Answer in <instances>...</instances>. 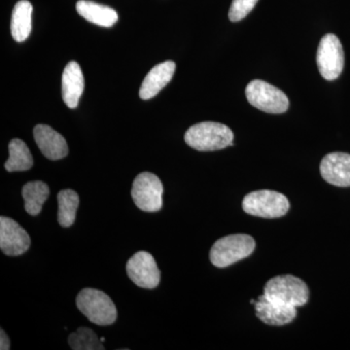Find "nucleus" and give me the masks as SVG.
Wrapping results in <instances>:
<instances>
[{
  "label": "nucleus",
  "instance_id": "2eb2a0df",
  "mask_svg": "<svg viewBox=\"0 0 350 350\" xmlns=\"http://www.w3.org/2000/svg\"><path fill=\"white\" fill-rule=\"evenodd\" d=\"M84 86V75L79 64L76 62H69L62 77V96L66 107L71 109L78 107Z\"/></svg>",
  "mask_w": 350,
  "mask_h": 350
},
{
  "label": "nucleus",
  "instance_id": "aec40b11",
  "mask_svg": "<svg viewBox=\"0 0 350 350\" xmlns=\"http://www.w3.org/2000/svg\"><path fill=\"white\" fill-rule=\"evenodd\" d=\"M79 196L71 189L62 190L57 194V221L63 228H69L73 225L76 218L78 206H79Z\"/></svg>",
  "mask_w": 350,
  "mask_h": 350
},
{
  "label": "nucleus",
  "instance_id": "6ab92c4d",
  "mask_svg": "<svg viewBox=\"0 0 350 350\" xmlns=\"http://www.w3.org/2000/svg\"><path fill=\"white\" fill-rule=\"evenodd\" d=\"M33 165L32 157L29 147L19 138H14L9 144V159L5 163L7 172H25L31 170Z\"/></svg>",
  "mask_w": 350,
  "mask_h": 350
},
{
  "label": "nucleus",
  "instance_id": "ddd939ff",
  "mask_svg": "<svg viewBox=\"0 0 350 350\" xmlns=\"http://www.w3.org/2000/svg\"><path fill=\"white\" fill-rule=\"evenodd\" d=\"M256 317L269 326H283L291 323L297 315V308L269 301L264 294L255 301Z\"/></svg>",
  "mask_w": 350,
  "mask_h": 350
},
{
  "label": "nucleus",
  "instance_id": "4468645a",
  "mask_svg": "<svg viewBox=\"0 0 350 350\" xmlns=\"http://www.w3.org/2000/svg\"><path fill=\"white\" fill-rule=\"evenodd\" d=\"M176 64L174 62L167 61L157 64L145 76L139 90L142 100H147L156 96L167 86L174 77Z\"/></svg>",
  "mask_w": 350,
  "mask_h": 350
},
{
  "label": "nucleus",
  "instance_id": "f03ea898",
  "mask_svg": "<svg viewBox=\"0 0 350 350\" xmlns=\"http://www.w3.org/2000/svg\"><path fill=\"white\" fill-rule=\"evenodd\" d=\"M264 295L276 304L300 308L308 303L310 290L301 278L291 275H278L266 283Z\"/></svg>",
  "mask_w": 350,
  "mask_h": 350
},
{
  "label": "nucleus",
  "instance_id": "423d86ee",
  "mask_svg": "<svg viewBox=\"0 0 350 350\" xmlns=\"http://www.w3.org/2000/svg\"><path fill=\"white\" fill-rule=\"evenodd\" d=\"M245 94L252 107L269 114H282L289 108L286 94L262 80L251 81L246 87Z\"/></svg>",
  "mask_w": 350,
  "mask_h": 350
},
{
  "label": "nucleus",
  "instance_id": "a211bd4d",
  "mask_svg": "<svg viewBox=\"0 0 350 350\" xmlns=\"http://www.w3.org/2000/svg\"><path fill=\"white\" fill-rule=\"evenodd\" d=\"M49 186L45 182H27L22 189L25 211L31 216L38 215L42 211L43 204L49 198Z\"/></svg>",
  "mask_w": 350,
  "mask_h": 350
},
{
  "label": "nucleus",
  "instance_id": "412c9836",
  "mask_svg": "<svg viewBox=\"0 0 350 350\" xmlns=\"http://www.w3.org/2000/svg\"><path fill=\"white\" fill-rule=\"evenodd\" d=\"M68 344L73 350H103V342L92 329L80 327L77 332L70 334Z\"/></svg>",
  "mask_w": 350,
  "mask_h": 350
},
{
  "label": "nucleus",
  "instance_id": "4be33fe9",
  "mask_svg": "<svg viewBox=\"0 0 350 350\" xmlns=\"http://www.w3.org/2000/svg\"><path fill=\"white\" fill-rule=\"evenodd\" d=\"M258 0H232L230 7L229 19L231 22H239L244 19L256 5Z\"/></svg>",
  "mask_w": 350,
  "mask_h": 350
},
{
  "label": "nucleus",
  "instance_id": "0eeeda50",
  "mask_svg": "<svg viewBox=\"0 0 350 350\" xmlns=\"http://www.w3.org/2000/svg\"><path fill=\"white\" fill-rule=\"evenodd\" d=\"M163 187L156 174L142 172L135 177L131 187V198L138 208L145 213H157L163 206Z\"/></svg>",
  "mask_w": 350,
  "mask_h": 350
},
{
  "label": "nucleus",
  "instance_id": "f8f14e48",
  "mask_svg": "<svg viewBox=\"0 0 350 350\" xmlns=\"http://www.w3.org/2000/svg\"><path fill=\"white\" fill-rule=\"evenodd\" d=\"M33 135L41 153L49 160H61L68 155V142L51 126L39 124L34 128Z\"/></svg>",
  "mask_w": 350,
  "mask_h": 350
},
{
  "label": "nucleus",
  "instance_id": "7ed1b4c3",
  "mask_svg": "<svg viewBox=\"0 0 350 350\" xmlns=\"http://www.w3.org/2000/svg\"><path fill=\"white\" fill-rule=\"evenodd\" d=\"M76 306L92 323L111 325L117 319L116 306L110 297L100 290L85 288L76 297Z\"/></svg>",
  "mask_w": 350,
  "mask_h": 350
},
{
  "label": "nucleus",
  "instance_id": "dca6fc26",
  "mask_svg": "<svg viewBox=\"0 0 350 350\" xmlns=\"http://www.w3.org/2000/svg\"><path fill=\"white\" fill-rule=\"evenodd\" d=\"M76 10L88 22L100 27H110L118 21V14L111 7L89 0H79L76 3Z\"/></svg>",
  "mask_w": 350,
  "mask_h": 350
},
{
  "label": "nucleus",
  "instance_id": "9b49d317",
  "mask_svg": "<svg viewBox=\"0 0 350 350\" xmlns=\"http://www.w3.org/2000/svg\"><path fill=\"white\" fill-rule=\"evenodd\" d=\"M322 178L338 187H350V154L335 152L320 163Z\"/></svg>",
  "mask_w": 350,
  "mask_h": 350
},
{
  "label": "nucleus",
  "instance_id": "f257e3e1",
  "mask_svg": "<svg viewBox=\"0 0 350 350\" xmlns=\"http://www.w3.org/2000/svg\"><path fill=\"white\" fill-rule=\"evenodd\" d=\"M189 146L198 151H217L234 146V133L229 126L216 122H202L190 126L184 135Z\"/></svg>",
  "mask_w": 350,
  "mask_h": 350
},
{
  "label": "nucleus",
  "instance_id": "f3484780",
  "mask_svg": "<svg viewBox=\"0 0 350 350\" xmlns=\"http://www.w3.org/2000/svg\"><path fill=\"white\" fill-rule=\"evenodd\" d=\"M32 5L27 0H20L14 7L11 18V33L17 42H24L31 36Z\"/></svg>",
  "mask_w": 350,
  "mask_h": 350
},
{
  "label": "nucleus",
  "instance_id": "39448f33",
  "mask_svg": "<svg viewBox=\"0 0 350 350\" xmlns=\"http://www.w3.org/2000/svg\"><path fill=\"white\" fill-rule=\"evenodd\" d=\"M244 213L261 218H280L290 208L289 200L282 193L259 190L246 195L243 200Z\"/></svg>",
  "mask_w": 350,
  "mask_h": 350
},
{
  "label": "nucleus",
  "instance_id": "6e6552de",
  "mask_svg": "<svg viewBox=\"0 0 350 350\" xmlns=\"http://www.w3.org/2000/svg\"><path fill=\"white\" fill-rule=\"evenodd\" d=\"M317 64L324 79L332 81L342 75L345 66V54L342 43L335 34L322 38L317 53Z\"/></svg>",
  "mask_w": 350,
  "mask_h": 350
},
{
  "label": "nucleus",
  "instance_id": "1a4fd4ad",
  "mask_svg": "<svg viewBox=\"0 0 350 350\" xmlns=\"http://www.w3.org/2000/svg\"><path fill=\"white\" fill-rule=\"evenodd\" d=\"M126 273L131 282L144 289H154L161 280V271L150 253L139 251L126 262Z\"/></svg>",
  "mask_w": 350,
  "mask_h": 350
},
{
  "label": "nucleus",
  "instance_id": "9d476101",
  "mask_svg": "<svg viewBox=\"0 0 350 350\" xmlns=\"http://www.w3.org/2000/svg\"><path fill=\"white\" fill-rule=\"evenodd\" d=\"M31 241L27 231L13 219L0 217V248L7 256H20L29 250Z\"/></svg>",
  "mask_w": 350,
  "mask_h": 350
},
{
  "label": "nucleus",
  "instance_id": "5701e85b",
  "mask_svg": "<svg viewBox=\"0 0 350 350\" xmlns=\"http://www.w3.org/2000/svg\"><path fill=\"white\" fill-rule=\"evenodd\" d=\"M10 349V340H9L8 336H7L5 332L1 329V332H0V349L9 350Z\"/></svg>",
  "mask_w": 350,
  "mask_h": 350
},
{
  "label": "nucleus",
  "instance_id": "20e7f679",
  "mask_svg": "<svg viewBox=\"0 0 350 350\" xmlns=\"http://www.w3.org/2000/svg\"><path fill=\"white\" fill-rule=\"evenodd\" d=\"M255 246L254 239L248 234H230L215 241L209 253V259L213 266L227 268L252 254Z\"/></svg>",
  "mask_w": 350,
  "mask_h": 350
}]
</instances>
